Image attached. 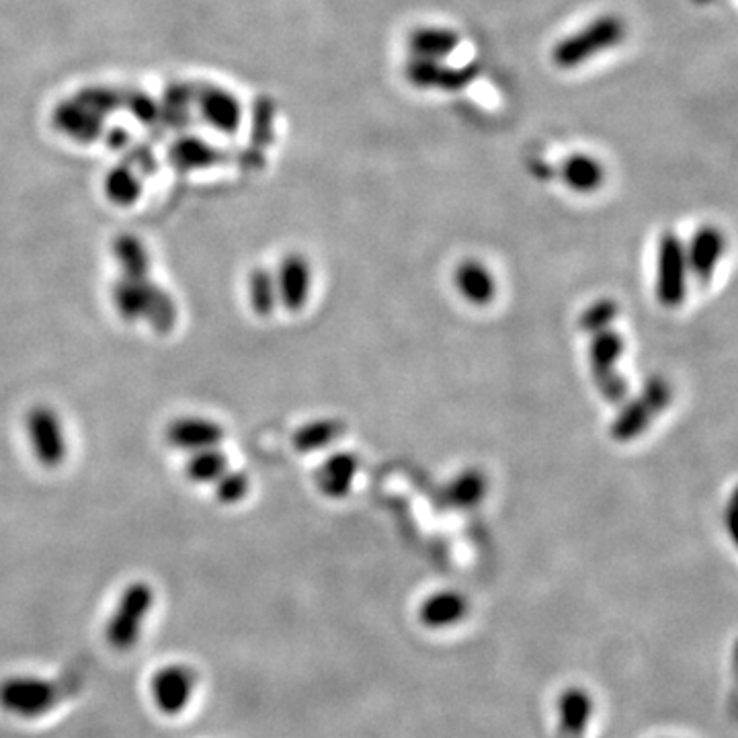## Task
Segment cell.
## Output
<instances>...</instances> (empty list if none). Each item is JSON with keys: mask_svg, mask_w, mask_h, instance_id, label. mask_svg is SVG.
<instances>
[{"mask_svg": "<svg viewBox=\"0 0 738 738\" xmlns=\"http://www.w3.org/2000/svg\"><path fill=\"white\" fill-rule=\"evenodd\" d=\"M626 35V25L622 19L608 15L589 23L585 30L562 39L552 51V62L558 68H577L587 60H593L599 54L615 48Z\"/></svg>", "mask_w": 738, "mask_h": 738, "instance_id": "obj_1", "label": "cell"}, {"mask_svg": "<svg viewBox=\"0 0 738 738\" xmlns=\"http://www.w3.org/2000/svg\"><path fill=\"white\" fill-rule=\"evenodd\" d=\"M154 606V591L148 583L136 580L124 589L112 618L107 620L105 638L115 650L134 648L145 630L146 618Z\"/></svg>", "mask_w": 738, "mask_h": 738, "instance_id": "obj_2", "label": "cell"}, {"mask_svg": "<svg viewBox=\"0 0 738 738\" xmlns=\"http://www.w3.org/2000/svg\"><path fill=\"white\" fill-rule=\"evenodd\" d=\"M58 702V688L35 674H15L0 683V707L19 718H39Z\"/></svg>", "mask_w": 738, "mask_h": 738, "instance_id": "obj_3", "label": "cell"}, {"mask_svg": "<svg viewBox=\"0 0 738 738\" xmlns=\"http://www.w3.org/2000/svg\"><path fill=\"white\" fill-rule=\"evenodd\" d=\"M690 277L685 242L673 232L662 234V239L658 242L657 281H655L658 302L665 308L683 304L688 296Z\"/></svg>", "mask_w": 738, "mask_h": 738, "instance_id": "obj_4", "label": "cell"}, {"mask_svg": "<svg viewBox=\"0 0 738 738\" xmlns=\"http://www.w3.org/2000/svg\"><path fill=\"white\" fill-rule=\"evenodd\" d=\"M626 351V343L620 333L613 328H606L593 333V341L589 345V366L593 373L595 384L603 399L610 402L626 401V380L618 373V361Z\"/></svg>", "mask_w": 738, "mask_h": 738, "instance_id": "obj_5", "label": "cell"}, {"mask_svg": "<svg viewBox=\"0 0 738 738\" xmlns=\"http://www.w3.org/2000/svg\"><path fill=\"white\" fill-rule=\"evenodd\" d=\"M25 434L37 464L48 470H56L65 464L68 441L62 418L58 417L54 408L46 404L33 406L25 417Z\"/></svg>", "mask_w": 738, "mask_h": 738, "instance_id": "obj_6", "label": "cell"}, {"mask_svg": "<svg viewBox=\"0 0 738 738\" xmlns=\"http://www.w3.org/2000/svg\"><path fill=\"white\" fill-rule=\"evenodd\" d=\"M197 685V674L185 665H169L150 681V693L162 714H181L192 702Z\"/></svg>", "mask_w": 738, "mask_h": 738, "instance_id": "obj_7", "label": "cell"}, {"mask_svg": "<svg viewBox=\"0 0 738 738\" xmlns=\"http://www.w3.org/2000/svg\"><path fill=\"white\" fill-rule=\"evenodd\" d=\"M224 427L218 420L206 417H178L166 425V443L178 451L209 450L220 448L224 441Z\"/></svg>", "mask_w": 738, "mask_h": 738, "instance_id": "obj_8", "label": "cell"}, {"mask_svg": "<svg viewBox=\"0 0 738 738\" xmlns=\"http://www.w3.org/2000/svg\"><path fill=\"white\" fill-rule=\"evenodd\" d=\"M275 284L279 304L289 312H300L308 304L312 289V267L308 258L300 253H289L281 258L275 272Z\"/></svg>", "mask_w": 738, "mask_h": 738, "instance_id": "obj_9", "label": "cell"}, {"mask_svg": "<svg viewBox=\"0 0 738 738\" xmlns=\"http://www.w3.org/2000/svg\"><path fill=\"white\" fill-rule=\"evenodd\" d=\"M724 249H726V241H724V234L718 228H714V226L700 228L691 237L690 244H685L691 277L695 281H700L702 286L710 284V279L714 277L720 261H723Z\"/></svg>", "mask_w": 738, "mask_h": 738, "instance_id": "obj_10", "label": "cell"}, {"mask_svg": "<svg viewBox=\"0 0 738 738\" xmlns=\"http://www.w3.org/2000/svg\"><path fill=\"white\" fill-rule=\"evenodd\" d=\"M159 288L161 286H157L150 277L119 275L112 288L113 305L124 321L142 322Z\"/></svg>", "mask_w": 738, "mask_h": 738, "instance_id": "obj_11", "label": "cell"}, {"mask_svg": "<svg viewBox=\"0 0 738 738\" xmlns=\"http://www.w3.org/2000/svg\"><path fill=\"white\" fill-rule=\"evenodd\" d=\"M453 286L465 302L472 305L491 304L497 296L495 275L476 258H465L453 269Z\"/></svg>", "mask_w": 738, "mask_h": 738, "instance_id": "obj_12", "label": "cell"}, {"mask_svg": "<svg viewBox=\"0 0 738 738\" xmlns=\"http://www.w3.org/2000/svg\"><path fill=\"white\" fill-rule=\"evenodd\" d=\"M593 697L583 688H568L558 700L562 738H580L593 718Z\"/></svg>", "mask_w": 738, "mask_h": 738, "instance_id": "obj_13", "label": "cell"}, {"mask_svg": "<svg viewBox=\"0 0 738 738\" xmlns=\"http://www.w3.org/2000/svg\"><path fill=\"white\" fill-rule=\"evenodd\" d=\"M359 462L354 453L338 451L333 453L316 472V486L328 498L345 497L354 484Z\"/></svg>", "mask_w": 738, "mask_h": 738, "instance_id": "obj_14", "label": "cell"}, {"mask_svg": "<svg viewBox=\"0 0 738 738\" xmlns=\"http://www.w3.org/2000/svg\"><path fill=\"white\" fill-rule=\"evenodd\" d=\"M468 613V601L462 593L439 591L427 597L418 608V620L427 627H450L462 622Z\"/></svg>", "mask_w": 738, "mask_h": 738, "instance_id": "obj_15", "label": "cell"}, {"mask_svg": "<svg viewBox=\"0 0 738 738\" xmlns=\"http://www.w3.org/2000/svg\"><path fill=\"white\" fill-rule=\"evenodd\" d=\"M474 74V70H451V68H439L434 60L420 58L418 62H413L408 68V79L418 84V87H429V89H460L465 81Z\"/></svg>", "mask_w": 738, "mask_h": 738, "instance_id": "obj_16", "label": "cell"}, {"mask_svg": "<svg viewBox=\"0 0 738 738\" xmlns=\"http://www.w3.org/2000/svg\"><path fill=\"white\" fill-rule=\"evenodd\" d=\"M562 178L573 192L593 193L603 185L606 171L601 162L595 161L587 154H577L564 162Z\"/></svg>", "mask_w": 738, "mask_h": 738, "instance_id": "obj_17", "label": "cell"}, {"mask_svg": "<svg viewBox=\"0 0 738 738\" xmlns=\"http://www.w3.org/2000/svg\"><path fill=\"white\" fill-rule=\"evenodd\" d=\"M113 257L117 261L119 275L124 277H150V253L145 242L129 234H122L113 242Z\"/></svg>", "mask_w": 738, "mask_h": 738, "instance_id": "obj_18", "label": "cell"}, {"mask_svg": "<svg viewBox=\"0 0 738 738\" xmlns=\"http://www.w3.org/2000/svg\"><path fill=\"white\" fill-rule=\"evenodd\" d=\"M655 417L657 415L650 411V406L638 396L626 402L624 408L618 413V417L611 423V435L618 441H632L650 427Z\"/></svg>", "mask_w": 738, "mask_h": 738, "instance_id": "obj_19", "label": "cell"}, {"mask_svg": "<svg viewBox=\"0 0 738 738\" xmlns=\"http://www.w3.org/2000/svg\"><path fill=\"white\" fill-rule=\"evenodd\" d=\"M343 434V425L333 418H321V420H312L302 425L296 434H293V448L302 453H310V451H321L328 448L333 441H337Z\"/></svg>", "mask_w": 738, "mask_h": 738, "instance_id": "obj_20", "label": "cell"}, {"mask_svg": "<svg viewBox=\"0 0 738 738\" xmlns=\"http://www.w3.org/2000/svg\"><path fill=\"white\" fill-rule=\"evenodd\" d=\"M249 302L261 319H269L279 305L275 274L265 267H255L249 275Z\"/></svg>", "mask_w": 738, "mask_h": 738, "instance_id": "obj_21", "label": "cell"}, {"mask_svg": "<svg viewBox=\"0 0 738 738\" xmlns=\"http://www.w3.org/2000/svg\"><path fill=\"white\" fill-rule=\"evenodd\" d=\"M228 470V458L220 448L193 451L185 464V474L195 484H214Z\"/></svg>", "mask_w": 738, "mask_h": 738, "instance_id": "obj_22", "label": "cell"}, {"mask_svg": "<svg viewBox=\"0 0 738 738\" xmlns=\"http://www.w3.org/2000/svg\"><path fill=\"white\" fill-rule=\"evenodd\" d=\"M448 495H450L451 503L460 509L474 507L486 495V478L478 470H465L451 481Z\"/></svg>", "mask_w": 738, "mask_h": 738, "instance_id": "obj_23", "label": "cell"}, {"mask_svg": "<svg viewBox=\"0 0 738 738\" xmlns=\"http://www.w3.org/2000/svg\"><path fill=\"white\" fill-rule=\"evenodd\" d=\"M177 321L178 310L173 296L166 289H157V293L150 302V308L146 312L145 322H148L159 335H166L175 328Z\"/></svg>", "mask_w": 738, "mask_h": 738, "instance_id": "obj_24", "label": "cell"}, {"mask_svg": "<svg viewBox=\"0 0 738 738\" xmlns=\"http://www.w3.org/2000/svg\"><path fill=\"white\" fill-rule=\"evenodd\" d=\"M456 44H458L456 33L443 30H423L413 35V51L425 60L448 56Z\"/></svg>", "mask_w": 738, "mask_h": 738, "instance_id": "obj_25", "label": "cell"}, {"mask_svg": "<svg viewBox=\"0 0 738 738\" xmlns=\"http://www.w3.org/2000/svg\"><path fill=\"white\" fill-rule=\"evenodd\" d=\"M214 486H216V498L222 505H237L249 495L251 478H249L246 472L228 468L224 474L214 482Z\"/></svg>", "mask_w": 738, "mask_h": 738, "instance_id": "obj_26", "label": "cell"}, {"mask_svg": "<svg viewBox=\"0 0 738 738\" xmlns=\"http://www.w3.org/2000/svg\"><path fill=\"white\" fill-rule=\"evenodd\" d=\"M615 316H618V304L611 298H603L583 312L580 326L587 333H599V331L611 328V322L615 321Z\"/></svg>", "mask_w": 738, "mask_h": 738, "instance_id": "obj_27", "label": "cell"}, {"mask_svg": "<svg viewBox=\"0 0 738 738\" xmlns=\"http://www.w3.org/2000/svg\"><path fill=\"white\" fill-rule=\"evenodd\" d=\"M671 396H673V394H671V385H669L667 380H662L660 376L650 378V380L644 384L643 394H641V399L650 406V411H653L655 415H660V413L671 404Z\"/></svg>", "mask_w": 738, "mask_h": 738, "instance_id": "obj_28", "label": "cell"}]
</instances>
